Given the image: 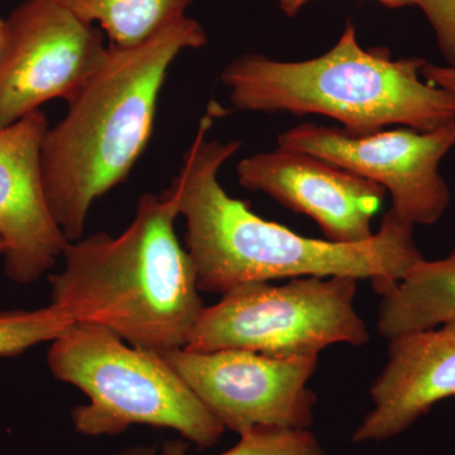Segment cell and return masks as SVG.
<instances>
[{"label":"cell","mask_w":455,"mask_h":455,"mask_svg":"<svg viewBox=\"0 0 455 455\" xmlns=\"http://www.w3.org/2000/svg\"><path fill=\"white\" fill-rule=\"evenodd\" d=\"M215 112L200 119L178 175L164 193L187 220V251L200 291L224 293L248 283L286 277H353L385 295L424 259L414 224L388 211L379 232L357 244L307 238L254 214L229 196L218 173L242 147L208 140Z\"/></svg>","instance_id":"1"},{"label":"cell","mask_w":455,"mask_h":455,"mask_svg":"<svg viewBox=\"0 0 455 455\" xmlns=\"http://www.w3.org/2000/svg\"><path fill=\"white\" fill-rule=\"evenodd\" d=\"M208 35L187 16L136 46L108 44L106 61L68 101L41 147L44 193L70 242L82 238L90 209L130 176L152 133L158 97L171 65Z\"/></svg>","instance_id":"2"},{"label":"cell","mask_w":455,"mask_h":455,"mask_svg":"<svg viewBox=\"0 0 455 455\" xmlns=\"http://www.w3.org/2000/svg\"><path fill=\"white\" fill-rule=\"evenodd\" d=\"M171 197L146 193L121 235L68 242L65 267L51 275V304L75 323L106 326L156 353L185 348L204 309L196 268L180 244Z\"/></svg>","instance_id":"3"},{"label":"cell","mask_w":455,"mask_h":455,"mask_svg":"<svg viewBox=\"0 0 455 455\" xmlns=\"http://www.w3.org/2000/svg\"><path fill=\"white\" fill-rule=\"evenodd\" d=\"M427 64L392 59L386 47L363 49L349 20L324 55L277 61L247 53L223 68L220 83L239 112L319 114L357 136L388 125L429 132L455 121V94L425 82Z\"/></svg>","instance_id":"4"},{"label":"cell","mask_w":455,"mask_h":455,"mask_svg":"<svg viewBox=\"0 0 455 455\" xmlns=\"http://www.w3.org/2000/svg\"><path fill=\"white\" fill-rule=\"evenodd\" d=\"M51 343V372L89 398L73 410L82 435H118L132 425H149L178 431L200 448L214 447L223 435L226 427L158 353L128 346L92 323H74Z\"/></svg>","instance_id":"5"},{"label":"cell","mask_w":455,"mask_h":455,"mask_svg":"<svg viewBox=\"0 0 455 455\" xmlns=\"http://www.w3.org/2000/svg\"><path fill=\"white\" fill-rule=\"evenodd\" d=\"M357 278L301 277L289 283L233 287L200 313L185 349H242L275 358L319 355L338 343L370 340L355 309Z\"/></svg>","instance_id":"6"},{"label":"cell","mask_w":455,"mask_h":455,"mask_svg":"<svg viewBox=\"0 0 455 455\" xmlns=\"http://www.w3.org/2000/svg\"><path fill=\"white\" fill-rule=\"evenodd\" d=\"M0 49V130L53 99L73 100L98 73L108 46L55 0H23L4 20Z\"/></svg>","instance_id":"7"},{"label":"cell","mask_w":455,"mask_h":455,"mask_svg":"<svg viewBox=\"0 0 455 455\" xmlns=\"http://www.w3.org/2000/svg\"><path fill=\"white\" fill-rule=\"evenodd\" d=\"M277 143L381 185L391 194V211L414 226H433L451 203L439 166L455 146V121L429 132L401 128L362 136L302 123L283 131Z\"/></svg>","instance_id":"8"},{"label":"cell","mask_w":455,"mask_h":455,"mask_svg":"<svg viewBox=\"0 0 455 455\" xmlns=\"http://www.w3.org/2000/svg\"><path fill=\"white\" fill-rule=\"evenodd\" d=\"M226 429H307L316 396L307 387L317 357L275 358L242 349L158 353Z\"/></svg>","instance_id":"9"},{"label":"cell","mask_w":455,"mask_h":455,"mask_svg":"<svg viewBox=\"0 0 455 455\" xmlns=\"http://www.w3.org/2000/svg\"><path fill=\"white\" fill-rule=\"evenodd\" d=\"M241 187L260 191L296 212L315 220L326 241L357 244L372 238V220L386 188L377 182L322 160L283 148L239 161Z\"/></svg>","instance_id":"10"},{"label":"cell","mask_w":455,"mask_h":455,"mask_svg":"<svg viewBox=\"0 0 455 455\" xmlns=\"http://www.w3.org/2000/svg\"><path fill=\"white\" fill-rule=\"evenodd\" d=\"M49 121L42 110L0 130V236L5 274L14 283H36L64 254L68 239L44 193L41 147Z\"/></svg>","instance_id":"11"},{"label":"cell","mask_w":455,"mask_h":455,"mask_svg":"<svg viewBox=\"0 0 455 455\" xmlns=\"http://www.w3.org/2000/svg\"><path fill=\"white\" fill-rule=\"evenodd\" d=\"M370 394L373 410L353 434L355 444L396 436L436 403L455 397V323L392 338Z\"/></svg>","instance_id":"12"},{"label":"cell","mask_w":455,"mask_h":455,"mask_svg":"<svg viewBox=\"0 0 455 455\" xmlns=\"http://www.w3.org/2000/svg\"><path fill=\"white\" fill-rule=\"evenodd\" d=\"M455 323V250L420 260L383 295L377 331L386 339Z\"/></svg>","instance_id":"13"},{"label":"cell","mask_w":455,"mask_h":455,"mask_svg":"<svg viewBox=\"0 0 455 455\" xmlns=\"http://www.w3.org/2000/svg\"><path fill=\"white\" fill-rule=\"evenodd\" d=\"M80 20L99 26L109 44L136 46L187 16L194 0H55Z\"/></svg>","instance_id":"14"},{"label":"cell","mask_w":455,"mask_h":455,"mask_svg":"<svg viewBox=\"0 0 455 455\" xmlns=\"http://www.w3.org/2000/svg\"><path fill=\"white\" fill-rule=\"evenodd\" d=\"M73 317L55 305L42 309L0 313V357H11L27 349L53 341L74 324Z\"/></svg>","instance_id":"15"},{"label":"cell","mask_w":455,"mask_h":455,"mask_svg":"<svg viewBox=\"0 0 455 455\" xmlns=\"http://www.w3.org/2000/svg\"><path fill=\"white\" fill-rule=\"evenodd\" d=\"M161 455H187V444L169 443ZM220 455H326L307 429L256 427L242 434L238 444Z\"/></svg>","instance_id":"16"},{"label":"cell","mask_w":455,"mask_h":455,"mask_svg":"<svg viewBox=\"0 0 455 455\" xmlns=\"http://www.w3.org/2000/svg\"><path fill=\"white\" fill-rule=\"evenodd\" d=\"M435 33L436 44L448 66H455V0H415Z\"/></svg>","instance_id":"17"},{"label":"cell","mask_w":455,"mask_h":455,"mask_svg":"<svg viewBox=\"0 0 455 455\" xmlns=\"http://www.w3.org/2000/svg\"><path fill=\"white\" fill-rule=\"evenodd\" d=\"M421 76L430 85L455 94V66H440L427 62L421 70Z\"/></svg>","instance_id":"18"},{"label":"cell","mask_w":455,"mask_h":455,"mask_svg":"<svg viewBox=\"0 0 455 455\" xmlns=\"http://www.w3.org/2000/svg\"><path fill=\"white\" fill-rule=\"evenodd\" d=\"M313 0H278L281 11L284 16L292 18L300 13L305 5L309 4ZM382 5L390 9L406 8L415 5V0H377Z\"/></svg>","instance_id":"19"},{"label":"cell","mask_w":455,"mask_h":455,"mask_svg":"<svg viewBox=\"0 0 455 455\" xmlns=\"http://www.w3.org/2000/svg\"><path fill=\"white\" fill-rule=\"evenodd\" d=\"M118 455H157L156 454V449L154 447H145V445H140V447L127 449V451H123V453Z\"/></svg>","instance_id":"20"},{"label":"cell","mask_w":455,"mask_h":455,"mask_svg":"<svg viewBox=\"0 0 455 455\" xmlns=\"http://www.w3.org/2000/svg\"><path fill=\"white\" fill-rule=\"evenodd\" d=\"M4 20L0 18V49H2L3 38H4Z\"/></svg>","instance_id":"21"},{"label":"cell","mask_w":455,"mask_h":455,"mask_svg":"<svg viewBox=\"0 0 455 455\" xmlns=\"http://www.w3.org/2000/svg\"><path fill=\"white\" fill-rule=\"evenodd\" d=\"M5 248H7V247H5L4 241H3L2 236H0V253H4Z\"/></svg>","instance_id":"22"}]
</instances>
